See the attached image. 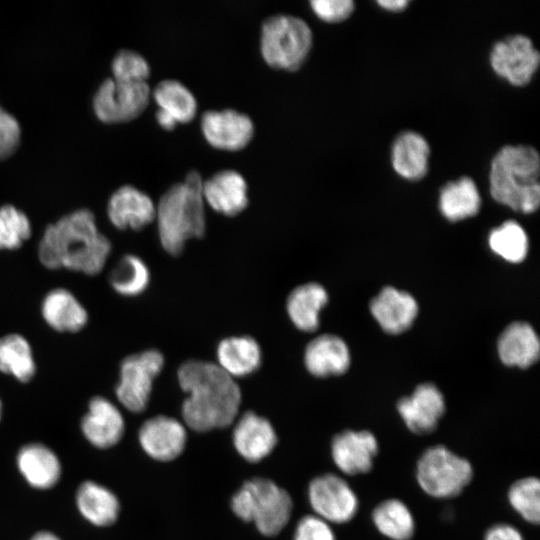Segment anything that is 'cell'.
I'll use <instances>...</instances> for the list:
<instances>
[{
	"instance_id": "cell-36",
	"label": "cell",
	"mask_w": 540,
	"mask_h": 540,
	"mask_svg": "<svg viewBox=\"0 0 540 540\" xmlns=\"http://www.w3.org/2000/svg\"><path fill=\"white\" fill-rule=\"evenodd\" d=\"M29 217L13 205L0 207V251L20 249L32 236Z\"/></svg>"
},
{
	"instance_id": "cell-25",
	"label": "cell",
	"mask_w": 540,
	"mask_h": 540,
	"mask_svg": "<svg viewBox=\"0 0 540 540\" xmlns=\"http://www.w3.org/2000/svg\"><path fill=\"white\" fill-rule=\"evenodd\" d=\"M218 366L232 378L244 377L261 365L262 352L258 342L250 336H232L217 346Z\"/></svg>"
},
{
	"instance_id": "cell-28",
	"label": "cell",
	"mask_w": 540,
	"mask_h": 540,
	"mask_svg": "<svg viewBox=\"0 0 540 540\" xmlns=\"http://www.w3.org/2000/svg\"><path fill=\"white\" fill-rule=\"evenodd\" d=\"M0 372L20 383H28L36 376L34 350L24 335L11 332L0 336Z\"/></svg>"
},
{
	"instance_id": "cell-2",
	"label": "cell",
	"mask_w": 540,
	"mask_h": 540,
	"mask_svg": "<svg viewBox=\"0 0 540 540\" xmlns=\"http://www.w3.org/2000/svg\"><path fill=\"white\" fill-rule=\"evenodd\" d=\"M179 385L188 397L182 404L185 424L198 432L224 428L235 420L241 391L217 364L188 360L178 368Z\"/></svg>"
},
{
	"instance_id": "cell-41",
	"label": "cell",
	"mask_w": 540,
	"mask_h": 540,
	"mask_svg": "<svg viewBox=\"0 0 540 540\" xmlns=\"http://www.w3.org/2000/svg\"><path fill=\"white\" fill-rule=\"evenodd\" d=\"M484 540H524V537L515 526L501 522L485 531Z\"/></svg>"
},
{
	"instance_id": "cell-3",
	"label": "cell",
	"mask_w": 540,
	"mask_h": 540,
	"mask_svg": "<svg viewBox=\"0 0 540 540\" xmlns=\"http://www.w3.org/2000/svg\"><path fill=\"white\" fill-rule=\"evenodd\" d=\"M202 185L201 175L191 171L183 182L166 190L156 206L159 240L171 255L181 253L188 240L205 232Z\"/></svg>"
},
{
	"instance_id": "cell-6",
	"label": "cell",
	"mask_w": 540,
	"mask_h": 540,
	"mask_svg": "<svg viewBox=\"0 0 540 540\" xmlns=\"http://www.w3.org/2000/svg\"><path fill=\"white\" fill-rule=\"evenodd\" d=\"M261 53L272 67L294 71L308 56L312 46V32L301 18L277 14L262 24Z\"/></svg>"
},
{
	"instance_id": "cell-4",
	"label": "cell",
	"mask_w": 540,
	"mask_h": 540,
	"mask_svg": "<svg viewBox=\"0 0 540 540\" xmlns=\"http://www.w3.org/2000/svg\"><path fill=\"white\" fill-rule=\"evenodd\" d=\"M540 159L531 146H504L491 162L490 193L514 211L532 213L540 204Z\"/></svg>"
},
{
	"instance_id": "cell-21",
	"label": "cell",
	"mask_w": 540,
	"mask_h": 540,
	"mask_svg": "<svg viewBox=\"0 0 540 540\" xmlns=\"http://www.w3.org/2000/svg\"><path fill=\"white\" fill-rule=\"evenodd\" d=\"M202 194L215 211L226 216L237 215L248 204L247 183L234 170L220 171L203 181Z\"/></svg>"
},
{
	"instance_id": "cell-38",
	"label": "cell",
	"mask_w": 540,
	"mask_h": 540,
	"mask_svg": "<svg viewBox=\"0 0 540 540\" xmlns=\"http://www.w3.org/2000/svg\"><path fill=\"white\" fill-rule=\"evenodd\" d=\"M20 138L21 129L17 119L0 106V160L17 150Z\"/></svg>"
},
{
	"instance_id": "cell-20",
	"label": "cell",
	"mask_w": 540,
	"mask_h": 540,
	"mask_svg": "<svg viewBox=\"0 0 540 540\" xmlns=\"http://www.w3.org/2000/svg\"><path fill=\"white\" fill-rule=\"evenodd\" d=\"M233 443L244 459L258 462L274 449L277 436L266 418L249 411L237 421L233 431Z\"/></svg>"
},
{
	"instance_id": "cell-8",
	"label": "cell",
	"mask_w": 540,
	"mask_h": 540,
	"mask_svg": "<svg viewBox=\"0 0 540 540\" xmlns=\"http://www.w3.org/2000/svg\"><path fill=\"white\" fill-rule=\"evenodd\" d=\"M163 366L164 356L156 349H147L123 358L115 387L118 402L130 412L145 410L154 380Z\"/></svg>"
},
{
	"instance_id": "cell-10",
	"label": "cell",
	"mask_w": 540,
	"mask_h": 540,
	"mask_svg": "<svg viewBox=\"0 0 540 540\" xmlns=\"http://www.w3.org/2000/svg\"><path fill=\"white\" fill-rule=\"evenodd\" d=\"M308 497L316 516L328 523H347L359 510L357 494L345 479L335 474L314 478L309 484Z\"/></svg>"
},
{
	"instance_id": "cell-1",
	"label": "cell",
	"mask_w": 540,
	"mask_h": 540,
	"mask_svg": "<svg viewBox=\"0 0 540 540\" xmlns=\"http://www.w3.org/2000/svg\"><path fill=\"white\" fill-rule=\"evenodd\" d=\"M110 239L86 208L72 211L44 229L37 258L48 270H68L86 276L100 274L111 255Z\"/></svg>"
},
{
	"instance_id": "cell-11",
	"label": "cell",
	"mask_w": 540,
	"mask_h": 540,
	"mask_svg": "<svg viewBox=\"0 0 540 540\" xmlns=\"http://www.w3.org/2000/svg\"><path fill=\"white\" fill-rule=\"evenodd\" d=\"M490 62L497 75L514 86H524L537 71L540 54L530 38L518 34L495 43Z\"/></svg>"
},
{
	"instance_id": "cell-35",
	"label": "cell",
	"mask_w": 540,
	"mask_h": 540,
	"mask_svg": "<svg viewBox=\"0 0 540 540\" xmlns=\"http://www.w3.org/2000/svg\"><path fill=\"white\" fill-rule=\"evenodd\" d=\"M511 508L527 523L537 525L540 521V482L537 477L527 476L514 481L507 492Z\"/></svg>"
},
{
	"instance_id": "cell-15",
	"label": "cell",
	"mask_w": 540,
	"mask_h": 540,
	"mask_svg": "<svg viewBox=\"0 0 540 540\" xmlns=\"http://www.w3.org/2000/svg\"><path fill=\"white\" fill-rule=\"evenodd\" d=\"M81 430L85 438L100 449L116 445L125 430V421L120 409L104 396L92 397L87 411L81 419Z\"/></svg>"
},
{
	"instance_id": "cell-7",
	"label": "cell",
	"mask_w": 540,
	"mask_h": 540,
	"mask_svg": "<svg viewBox=\"0 0 540 540\" xmlns=\"http://www.w3.org/2000/svg\"><path fill=\"white\" fill-rule=\"evenodd\" d=\"M471 462L444 445L425 449L416 463V481L421 490L436 499L460 495L473 479Z\"/></svg>"
},
{
	"instance_id": "cell-42",
	"label": "cell",
	"mask_w": 540,
	"mask_h": 540,
	"mask_svg": "<svg viewBox=\"0 0 540 540\" xmlns=\"http://www.w3.org/2000/svg\"><path fill=\"white\" fill-rule=\"evenodd\" d=\"M382 8L397 12L406 8L408 1L407 0H381L377 2Z\"/></svg>"
},
{
	"instance_id": "cell-19",
	"label": "cell",
	"mask_w": 540,
	"mask_h": 540,
	"mask_svg": "<svg viewBox=\"0 0 540 540\" xmlns=\"http://www.w3.org/2000/svg\"><path fill=\"white\" fill-rule=\"evenodd\" d=\"M370 310L384 331L399 334L407 330L414 322L418 305L411 294L387 286L372 299Z\"/></svg>"
},
{
	"instance_id": "cell-18",
	"label": "cell",
	"mask_w": 540,
	"mask_h": 540,
	"mask_svg": "<svg viewBox=\"0 0 540 540\" xmlns=\"http://www.w3.org/2000/svg\"><path fill=\"white\" fill-rule=\"evenodd\" d=\"M155 215L156 206L152 199L131 185L121 186L108 200V219L119 230H141L155 219Z\"/></svg>"
},
{
	"instance_id": "cell-32",
	"label": "cell",
	"mask_w": 540,
	"mask_h": 540,
	"mask_svg": "<svg viewBox=\"0 0 540 540\" xmlns=\"http://www.w3.org/2000/svg\"><path fill=\"white\" fill-rule=\"evenodd\" d=\"M110 287L123 297H135L142 294L150 283V271L147 264L137 255H122L110 270Z\"/></svg>"
},
{
	"instance_id": "cell-22",
	"label": "cell",
	"mask_w": 540,
	"mask_h": 540,
	"mask_svg": "<svg viewBox=\"0 0 540 540\" xmlns=\"http://www.w3.org/2000/svg\"><path fill=\"white\" fill-rule=\"evenodd\" d=\"M306 369L316 377L341 375L350 365L346 343L333 334H323L311 340L304 352Z\"/></svg>"
},
{
	"instance_id": "cell-27",
	"label": "cell",
	"mask_w": 540,
	"mask_h": 540,
	"mask_svg": "<svg viewBox=\"0 0 540 540\" xmlns=\"http://www.w3.org/2000/svg\"><path fill=\"white\" fill-rule=\"evenodd\" d=\"M429 144L419 133L406 131L395 139L391 161L394 170L408 180L423 178L428 170Z\"/></svg>"
},
{
	"instance_id": "cell-30",
	"label": "cell",
	"mask_w": 540,
	"mask_h": 540,
	"mask_svg": "<svg viewBox=\"0 0 540 540\" xmlns=\"http://www.w3.org/2000/svg\"><path fill=\"white\" fill-rule=\"evenodd\" d=\"M376 530L389 540H411L416 525L409 507L397 498L378 503L371 514Z\"/></svg>"
},
{
	"instance_id": "cell-40",
	"label": "cell",
	"mask_w": 540,
	"mask_h": 540,
	"mask_svg": "<svg viewBox=\"0 0 540 540\" xmlns=\"http://www.w3.org/2000/svg\"><path fill=\"white\" fill-rule=\"evenodd\" d=\"M313 11L327 22H339L350 16L354 10L352 0H312Z\"/></svg>"
},
{
	"instance_id": "cell-13",
	"label": "cell",
	"mask_w": 540,
	"mask_h": 540,
	"mask_svg": "<svg viewBox=\"0 0 540 540\" xmlns=\"http://www.w3.org/2000/svg\"><path fill=\"white\" fill-rule=\"evenodd\" d=\"M397 411L405 426L414 434L432 433L445 413V400L432 383L418 385L410 396L397 402Z\"/></svg>"
},
{
	"instance_id": "cell-44",
	"label": "cell",
	"mask_w": 540,
	"mask_h": 540,
	"mask_svg": "<svg viewBox=\"0 0 540 540\" xmlns=\"http://www.w3.org/2000/svg\"><path fill=\"white\" fill-rule=\"evenodd\" d=\"M30 540H61L57 535L49 531H40L36 533Z\"/></svg>"
},
{
	"instance_id": "cell-31",
	"label": "cell",
	"mask_w": 540,
	"mask_h": 540,
	"mask_svg": "<svg viewBox=\"0 0 540 540\" xmlns=\"http://www.w3.org/2000/svg\"><path fill=\"white\" fill-rule=\"evenodd\" d=\"M480 204L477 186L469 177L448 182L440 191L439 208L449 221H459L476 215Z\"/></svg>"
},
{
	"instance_id": "cell-5",
	"label": "cell",
	"mask_w": 540,
	"mask_h": 540,
	"mask_svg": "<svg viewBox=\"0 0 540 540\" xmlns=\"http://www.w3.org/2000/svg\"><path fill=\"white\" fill-rule=\"evenodd\" d=\"M231 508L240 519L253 522L263 535L274 536L288 523L293 504L290 495L274 482L254 478L233 495Z\"/></svg>"
},
{
	"instance_id": "cell-26",
	"label": "cell",
	"mask_w": 540,
	"mask_h": 540,
	"mask_svg": "<svg viewBox=\"0 0 540 540\" xmlns=\"http://www.w3.org/2000/svg\"><path fill=\"white\" fill-rule=\"evenodd\" d=\"M328 302L325 288L315 282L297 286L288 295L286 310L291 322L304 332H313L319 326V314Z\"/></svg>"
},
{
	"instance_id": "cell-33",
	"label": "cell",
	"mask_w": 540,
	"mask_h": 540,
	"mask_svg": "<svg viewBox=\"0 0 540 540\" xmlns=\"http://www.w3.org/2000/svg\"><path fill=\"white\" fill-rule=\"evenodd\" d=\"M153 97L159 109L169 114L176 122L191 121L197 110V102L191 91L181 82L166 79L157 84Z\"/></svg>"
},
{
	"instance_id": "cell-14",
	"label": "cell",
	"mask_w": 540,
	"mask_h": 540,
	"mask_svg": "<svg viewBox=\"0 0 540 540\" xmlns=\"http://www.w3.org/2000/svg\"><path fill=\"white\" fill-rule=\"evenodd\" d=\"M201 129L209 144L231 151L244 148L254 133L250 117L232 109L206 111L201 118Z\"/></svg>"
},
{
	"instance_id": "cell-29",
	"label": "cell",
	"mask_w": 540,
	"mask_h": 540,
	"mask_svg": "<svg viewBox=\"0 0 540 540\" xmlns=\"http://www.w3.org/2000/svg\"><path fill=\"white\" fill-rule=\"evenodd\" d=\"M76 504L80 514L95 526H109L119 515L120 503L108 488L93 482H83L76 493Z\"/></svg>"
},
{
	"instance_id": "cell-45",
	"label": "cell",
	"mask_w": 540,
	"mask_h": 540,
	"mask_svg": "<svg viewBox=\"0 0 540 540\" xmlns=\"http://www.w3.org/2000/svg\"><path fill=\"white\" fill-rule=\"evenodd\" d=\"M2 411H3V404H2V400L0 398V420H1V417H2Z\"/></svg>"
},
{
	"instance_id": "cell-24",
	"label": "cell",
	"mask_w": 540,
	"mask_h": 540,
	"mask_svg": "<svg viewBox=\"0 0 540 540\" xmlns=\"http://www.w3.org/2000/svg\"><path fill=\"white\" fill-rule=\"evenodd\" d=\"M497 349L505 365L527 368L538 360L540 343L531 325L517 321L508 325L501 333Z\"/></svg>"
},
{
	"instance_id": "cell-16",
	"label": "cell",
	"mask_w": 540,
	"mask_h": 540,
	"mask_svg": "<svg viewBox=\"0 0 540 540\" xmlns=\"http://www.w3.org/2000/svg\"><path fill=\"white\" fill-rule=\"evenodd\" d=\"M40 314L44 323L58 333H78L89 322V312L68 288L55 287L43 296Z\"/></svg>"
},
{
	"instance_id": "cell-43",
	"label": "cell",
	"mask_w": 540,
	"mask_h": 540,
	"mask_svg": "<svg viewBox=\"0 0 540 540\" xmlns=\"http://www.w3.org/2000/svg\"><path fill=\"white\" fill-rule=\"evenodd\" d=\"M156 119L162 128L168 130L173 129L177 123L169 114L162 111L161 109L157 110Z\"/></svg>"
},
{
	"instance_id": "cell-39",
	"label": "cell",
	"mask_w": 540,
	"mask_h": 540,
	"mask_svg": "<svg viewBox=\"0 0 540 540\" xmlns=\"http://www.w3.org/2000/svg\"><path fill=\"white\" fill-rule=\"evenodd\" d=\"M294 540H336L329 523L316 515H307L297 524Z\"/></svg>"
},
{
	"instance_id": "cell-12",
	"label": "cell",
	"mask_w": 540,
	"mask_h": 540,
	"mask_svg": "<svg viewBox=\"0 0 540 540\" xmlns=\"http://www.w3.org/2000/svg\"><path fill=\"white\" fill-rule=\"evenodd\" d=\"M379 452L376 436L368 430H344L331 442V456L336 467L349 476L363 475L373 468Z\"/></svg>"
},
{
	"instance_id": "cell-9",
	"label": "cell",
	"mask_w": 540,
	"mask_h": 540,
	"mask_svg": "<svg viewBox=\"0 0 540 540\" xmlns=\"http://www.w3.org/2000/svg\"><path fill=\"white\" fill-rule=\"evenodd\" d=\"M149 97L150 88L147 82H126L108 78L93 97V109L102 122H127L145 110Z\"/></svg>"
},
{
	"instance_id": "cell-34",
	"label": "cell",
	"mask_w": 540,
	"mask_h": 540,
	"mask_svg": "<svg viewBox=\"0 0 540 540\" xmlns=\"http://www.w3.org/2000/svg\"><path fill=\"white\" fill-rule=\"evenodd\" d=\"M491 250L511 263L522 262L528 251V238L515 221H506L493 229L488 238Z\"/></svg>"
},
{
	"instance_id": "cell-17",
	"label": "cell",
	"mask_w": 540,
	"mask_h": 540,
	"mask_svg": "<svg viewBox=\"0 0 540 540\" xmlns=\"http://www.w3.org/2000/svg\"><path fill=\"white\" fill-rule=\"evenodd\" d=\"M143 450L158 461H171L185 448L187 434L178 420L158 415L146 420L139 430Z\"/></svg>"
},
{
	"instance_id": "cell-37",
	"label": "cell",
	"mask_w": 540,
	"mask_h": 540,
	"mask_svg": "<svg viewBox=\"0 0 540 540\" xmlns=\"http://www.w3.org/2000/svg\"><path fill=\"white\" fill-rule=\"evenodd\" d=\"M113 78L126 82H146L150 75V67L146 59L139 53L123 49L113 58L111 65Z\"/></svg>"
},
{
	"instance_id": "cell-23",
	"label": "cell",
	"mask_w": 540,
	"mask_h": 540,
	"mask_svg": "<svg viewBox=\"0 0 540 540\" xmlns=\"http://www.w3.org/2000/svg\"><path fill=\"white\" fill-rule=\"evenodd\" d=\"M16 464L26 482L36 489L52 488L61 476V463L57 455L40 443L21 447Z\"/></svg>"
}]
</instances>
